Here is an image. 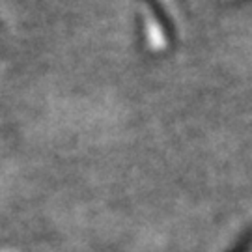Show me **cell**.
I'll list each match as a JSON object with an SVG mask.
<instances>
[]
</instances>
